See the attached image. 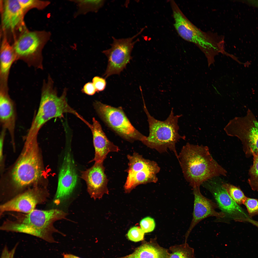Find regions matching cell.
Masks as SVG:
<instances>
[{"label":"cell","instance_id":"cell-35","mask_svg":"<svg viewBox=\"0 0 258 258\" xmlns=\"http://www.w3.org/2000/svg\"><path fill=\"white\" fill-rule=\"evenodd\" d=\"M248 222L252 224L258 228V221L254 220L252 218H251L249 219Z\"/></svg>","mask_w":258,"mask_h":258},{"label":"cell","instance_id":"cell-30","mask_svg":"<svg viewBox=\"0 0 258 258\" xmlns=\"http://www.w3.org/2000/svg\"><path fill=\"white\" fill-rule=\"evenodd\" d=\"M18 243H17L12 249L9 250L6 245H5L2 251L0 258H14Z\"/></svg>","mask_w":258,"mask_h":258},{"label":"cell","instance_id":"cell-13","mask_svg":"<svg viewBox=\"0 0 258 258\" xmlns=\"http://www.w3.org/2000/svg\"><path fill=\"white\" fill-rule=\"evenodd\" d=\"M64 157L59 173L57 189L53 200L57 205L69 198L77 182V174L70 151H67Z\"/></svg>","mask_w":258,"mask_h":258},{"label":"cell","instance_id":"cell-27","mask_svg":"<svg viewBox=\"0 0 258 258\" xmlns=\"http://www.w3.org/2000/svg\"><path fill=\"white\" fill-rule=\"evenodd\" d=\"M145 233L138 226H134L129 230L127 236L129 240L134 242H137L144 240Z\"/></svg>","mask_w":258,"mask_h":258},{"label":"cell","instance_id":"cell-9","mask_svg":"<svg viewBox=\"0 0 258 258\" xmlns=\"http://www.w3.org/2000/svg\"><path fill=\"white\" fill-rule=\"evenodd\" d=\"M94 106L98 114L107 125L126 140L142 142L146 136L132 125L120 108H116L96 101Z\"/></svg>","mask_w":258,"mask_h":258},{"label":"cell","instance_id":"cell-8","mask_svg":"<svg viewBox=\"0 0 258 258\" xmlns=\"http://www.w3.org/2000/svg\"><path fill=\"white\" fill-rule=\"evenodd\" d=\"M127 157L128 175L124 187L126 193H129L139 185L157 182L160 168L156 162L145 159L136 152Z\"/></svg>","mask_w":258,"mask_h":258},{"label":"cell","instance_id":"cell-2","mask_svg":"<svg viewBox=\"0 0 258 258\" xmlns=\"http://www.w3.org/2000/svg\"><path fill=\"white\" fill-rule=\"evenodd\" d=\"M12 214L13 218L5 220L0 227V230L28 234L50 243L56 242L53 236L54 233L65 236L54 225L57 221L66 218L67 214L62 210L35 209L28 213L16 212Z\"/></svg>","mask_w":258,"mask_h":258},{"label":"cell","instance_id":"cell-1","mask_svg":"<svg viewBox=\"0 0 258 258\" xmlns=\"http://www.w3.org/2000/svg\"><path fill=\"white\" fill-rule=\"evenodd\" d=\"M177 159L185 179L193 188L212 178L227 175L226 170L213 158L207 146L187 143Z\"/></svg>","mask_w":258,"mask_h":258},{"label":"cell","instance_id":"cell-5","mask_svg":"<svg viewBox=\"0 0 258 258\" xmlns=\"http://www.w3.org/2000/svg\"><path fill=\"white\" fill-rule=\"evenodd\" d=\"M144 110L148 118L149 134L142 142L148 147L160 153L170 150L174 154L177 159L178 154L176 150V144L179 140H184L185 138L178 133V120L182 115H175L172 108L165 120H159L150 115L144 102Z\"/></svg>","mask_w":258,"mask_h":258},{"label":"cell","instance_id":"cell-14","mask_svg":"<svg viewBox=\"0 0 258 258\" xmlns=\"http://www.w3.org/2000/svg\"><path fill=\"white\" fill-rule=\"evenodd\" d=\"M103 162H95L90 168L81 172V177L86 183L88 192L95 199L101 198L105 194H109L108 180Z\"/></svg>","mask_w":258,"mask_h":258},{"label":"cell","instance_id":"cell-34","mask_svg":"<svg viewBox=\"0 0 258 258\" xmlns=\"http://www.w3.org/2000/svg\"><path fill=\"white\" fill-rule=\"evenodd\" d=\"M63 258H81L75 255L69 253H64L63 254Z\"/></svg>","mask_w":258,"mask_h":258},{"label":"cell","instance_id":"cell-22","mask_svg":"<svg viewBox=\"0 0 258 258\" xmlns=\"http://www.w3.org/2000/svg\"><path fill=\"white\" fill-rule=\"evenodd\" d=\"M169 250L171 252L169 258H196L194 248L187 242L172 246Z\"/></svg>","mask_w":258,"mask_h":258},{"label":"cell","instance_id":"cell-11","mask_svg":"<svg viewBox=\"0 0 258 258\" xmlns=\"http://www.w3.org/2000/svg\"><path fill=\"white\" fill-rule=\"evenodd\" d=\"M139 33L131 37L116 39L113 37L110 48L102 51L107 57L108 63L103 76L106 78L114 74L119 75L126 68L132 57L131 54L134 46L138 40L134 39Z\"/></svg>","mask_w":258,"mask_h":258},{"label":"cell","instance_id":"cell-24","mask_svg":"<svg viewBox=\"0 0 258 258\" xmlns=\"http://www.w3.org/2000/svg\"><path fill=\"white\" fill-rule=\"evenodd\" d=\"M253 156V163L249 171L248 182L252 190L258 192V152Z\"/></svg>","mask_w":258,"mask_h":258},{"label":"cell","instance_id":"cell-15","mask_svg":"<svg viewBox=\"0 0 258 258\" xmlns=\"http://www.w3.org/2000/svg\"><path fill=\"white\" fill-rule=\"evenodd\" d=\"M193 188L194 196L193 217L186 235V241L192 230L204 219L210 216H215L218 218H223L226 217L225 214L222 212L216 211V209L218 207L217 205L201 194L200 187Z\"/></svg>","mask_w":258,"mask_h":258},{"label":"cell","instance_id":"cell-19","mask_svg":"<svg viewBox=\"0 0 258 258\" xmlns=\"http://www.w3.org/2000/svg\"><path fill=\"white\" fill-rule=\"evenodd\" d=\"M169 250L161 246L156 238L145 241L131 253L126 256L114 258H169Z\"/></svg>","mask_w":258,"mask_h":258},{"label":"cell","instance_id":"cell-4","mask_svg":"<svg viewBox=\"0 0 258 258\" xmlns=\"http://www.w3.org/2000/svg\"><path fill=\"white\" fill-rule=\"evenodd\" d=\"M67 89L65 88L61 95L58 97L54 82L49 75L47 80L43 81L38 109L27 136H38L40 130L47 122L54 118L63 117L65 113H72L80 118L81 116L67 103Z\"/></svg>","mask_w":258,"mask_h":258},{"label":"cell","instance_id":"cell-26","mask_svg":"<svg viewBox=\"0 0 258 258\" xmlns=\"http://www.w3.org/2000/svg\"><path fill=\"white\" fill-rule=\"evenodd\" d=\"M243 204L246 206L251 218L258 214V199L247 197Z\"/></svg>","mask_w":258,"mask_h":258},{"label":"cell","instance_id":"cell-16","mask_svg":"<svg viewBox=\"0 0 258 258\" xmlns=\"http://www.w3.org/2000/svg\"><path fill=\"white\" fill-rule=\"evenodd\" d=\"M92 124H87L92 132L93 145L95 150V162H103L108 154L110 152H118V147L110 141L103 131L99 123L94 118Z\"/></svg>","mask_w":258,"mask_h":258},{"label":"cell","instance_id":"cell-33","mask_svg":"<svg viewBox=\"0 0 258 258\" xmlns=\"http://www.w3.org/2000/svg\"><path fill=\"white\" fill-rule=\"evenodd\" d=\"M249 5L258 8V0H242L240 1Z\"/></svg>","mask_w":258,"mask_h":258},{"label":"cell","instance_id":"cell-18","mask_svg":"<svg viewBox=\"0 0 258 258\" xmlns=\"http://www.w3.org/2000/svg\"><path fill=\"white\" fill-rule=\"evenodd\" d=\"M3 2V27L13 30L22 23L25 13L18 0H6Z\"/></svg>","mask_w":258,"mask_h":258},{"label":"cell","instance_id":"cell-20","mask_svg":"<svg viewBox=\"0 0 258 258\" xmlns=\"http://www.w3.org/2000/svg\"><path fill=\"white\" fill-rule=\"evenodd\" d=\"M16 57L13 46L4 38L0 50V86L8 87V80L11 66Z\"/></svg>","mask_w":258,"mask_h":258},{"label":"cell","instance_id":"cell-17","mask_svg":"<svg viewBox=\"0 0 258 258\" xmlns=\"http://www.w3.org/2000/svg\"><path fill=\"white\" fill-rule=\"evenodd\" d=\"M8 91L0 89V121L2 128L8 132L14 147L16 111L15 103Z\"/></svg>","mask_w":258,"mask_h":258},{"label":"cell","instance_id":"cell-12","mask_svg":"<svg viewBox=\"0 0 258 258\" xmlns=\"http://www.w3.org/2000/svg\"><path fill=\"white\" fill-rule=\"evenodd\" d=\"M49 194L45 188L37 187L29 188L3 203L0 206V216L9 212L29 213L38 205L46 203Z\"/></svg>","mask_w":258,"mask_h":258},{"label":"cell","instance_id":"cell-3","mask_svg":"<svg viewBox=\"0 0 258 258\" xmlns=\"http://www.w3.org/2000/svg\"><path fill=\"white\" fill-rule=\"evenodd\" d=\"M42 170L38 136L26 137L22 151L11 172L12 189L9 196L14 197L36 182Z\"/></svg>","mask_w":258,"mask_h":258},{"label":"cell","instance_id":"cell-32","mask_svg":"<svg viewBox=\"0 0 258 258\" xmlns=\"http://www.w3.org/2000/svg\"><path fill=\"white\" fill-rule=\"evenodd\" d=\"M6 130L5 129H2L0 136V163L2 162L3 159V149L4 140Z\"/></svg>","mask_w":258,"mask_h":258},{"label":"cell","instance_id":"cell-28","mask_svg":"<svg viewBox=\"0 0 258 258\" xmlns=\"http://www.w3.org/2000/svg\"><path fill=\"white\" fill-rule=\"evenodd\" d=\"M140 228L145 233L151 232L154 230L155 223L152 218L148 217L142 219L140 222Z\"/></svg>","mask_w":258,"mask_h":258},{"label":"cell","instance_id":"cell-25","mask_svg":"<svg viewBox=\"0 0 258 258\" xmlns=\"http://www.w3.org/2000/svg\"><path fill=\"white\" fill-rule=\"evenodd\" d=\"M23 11L25 12L33 8L42 9L50 3L48 1L35 0H18Z\"/></svg>","mask_w":258,"mask_h":258},{"label":"cell","instance_id":"cell-23","mask_svg":"<svg viewBox=\"0 0 258 258\" xmlns=\"http://www.w3.org/2000/svg\"><path fill=\"white\" fill-rule=\"evenodd\" d=\"M222 185L232 199L239 205L243 204L247 197L238 187L223 182Z\"/></svg>","mask_w":258,"mask_h":258},{"label":"cell","instance_id":"cell-29","mask_svg":"<svg viewBox=\"0 0 258 258\" xmlns=\"http://www.w3.org/2000/svg\"><path fill=\"white\" fill-rule=\"evenodd\" d=\"M92 81L97 92L102 91L105 88L106 83L105 79L96 76L93 78Z\"/></svg>","mask_w":258,"mask_h":258},{"label":"cell","instance_id":"cell-6","mask_svg":"<svg viewBox=\"0 0 258 258\" xmlns=\"http://www.w3.org/2000/svg\"><path fill=\"white\" fill-rule=\"evenodd\" d=\"M46 32L26 31L19 37L13 46L16 60H21L28 66L43 69L42 51L50 37Z\"/></svg>","mask_w":258,"mask_h":258},{"label":"cell","instance_id":"cell-31","mask_svg":"<svg viewBox=\"0 0 258 258\" xmlns=\"http://www.w3.org/2000/svg\"><path fill=\"white\" fill-rule=\"evenodd\" d=\"M82 91L83 93L89 95H93L97 92L93 83L91 82L86 83L84 86Z\"/></svg>","mask_w":258,"mask_h":258},{"label":"cell","instance_id":"cell-7","mask_svg":"<svg viewBox=\"0 0 258 258\" xmlns=\"http://www.w3.org/2000/svg\"><path fill=\"white\" fill-rule=\"evenodd\" d=\"M224 130L228 135L240 140L246 157L258 152V121L249 109L244 116L230 120Z\"/></svg>","mask_w":258,"mask_h":258},{"label":"cell","instance_id":"cell-10","mask_svg":"<svg viewBox=\"0 0 258 258\" xmlns=\"http://www.w3.org/2000/svg\"><path fill=\"white\" fill-rule=\"evenodd\" d=\"M219 177L204 183L202 185L214 196L218 207L228 218L239 222H248L251 218L248 213L234 201L222 185L224 182Z\"/></svg>","mask_w":258,"mask_h":258},{"label":"cell","instance_id":"cell-21","mask_svg":"<svg viewBox=\"0 0 258 258\" xmlns=\"http://www.w3.org/2000/svg\"><path fill=\"white\" fill-rule=\"evenodd\" d=\"M70 1L75 3L77 5V10L75 14V17L90 12L97 11L102 6L104 2L103 0H78Z\"/></svg>","mask_w":258,"mask_h":258}]
</instances>
